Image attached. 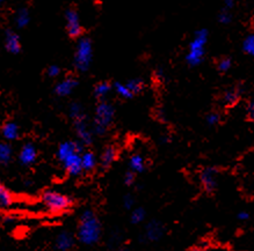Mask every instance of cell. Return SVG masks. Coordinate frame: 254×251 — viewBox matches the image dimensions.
<instances>
[{"label":"cell","mask_w":254,"mask_h":251,"mask_svg":"<svg viewBox=\"0 0 254 251\" xmlns=\"http://www.w3.org/2000/svg\"><path fill=\"white\" fill-rule=\"evenodd\" d=\"M102 236V225L93 209L86 208L79 216L75 237L84 246H95Z\"/></svg>","instance_id":"6da1fadb"},{"label":"cell","mask_w":254,"mask_h":251,"mask_svg":"<svg viewBox=\"0 0 254 251\" xmlns=\"http://www.w3.org/2000/svg\"><path fill=\"white\" fill-rule=\"evenodd\" d=\"M115 109L111 103L101 101L95 108L94 113V122L92 125V130H93L94 135L104 136L109 126L112 125L113 119H114Z\"/></svg>","instance_id":"7a4b0ae2"},{"label":"cell","mask_w":254,"mask_h":251,"mask_svg":"<svg viewBox=\"0 0 254 251\" xmlns=\"http://www.w3.org/2000/svg\"><path fill=\"white\" fill-rule=\"evenodd\" d=\"M208 41V32L205 29H200L194 34L193 40L188 46V52L186 56L187 63L190 66H197L203 61L205 54V46Z\"/></svg>","instance_id":"3957f363"},{"label":"cell","mask_w":254,"mask_h":251,"mask_svg":"<svg viewBox=\"0 0 254 251\" xmlns=\"http://www.w3.org/2000/svg\"><path fill=\"white\" fill-rule=\"evenodd\" d=\"M41 201L51 213H62L67 211L73 205V201L68 196L56 190H46L41 195Z\"/></svg>","instance_id":"277c9868"},{"label":"cell","mask_w":254,"mask_h":251,"mask_svg":"<svg viewBox=\"0 0 254 251\" xmlns=\"http://www.w3.org/2000/svg\"><path fill=\"white\" fill-rule=\"evenodd\" d=\"M93 58V47L90 39L82 37L79 40L74 53V65L78 71L86 72L91 66Z\"/></svg>","instance_id":"5b68a950"},{"label":"cell","mask_w":254,"mask_h":251,"mask_svg":"<svg viewBox=\"0 0 254 251\" xmlns=\"http://www.w3.org/2000/svg\"><path fill=\"white\" fill-rule=\"evenodd\" d=\"M165 226L163 222L158 221V220H151L146 223L144 233L139 236L140 242H158L163 239L165 235Z\"/></svg>","instance_id":"8992f818"},{"label":"cell","mask_w":254,"mask_h":251,"mask_svg":"<svg viewBox=\"0 0 254 251\" xmlns=\"http://www.w3.org/2000/svg\"><path fill=\"white\" fill-rule=\"evenodd\" d=\"M75 237L68 230H62L55 237L54 249L55 251H70L74 247Z\"/></svg>","instance_id":"52a82bcc"},{"label":"cell","mask_w":254,"mask_h":251,"mask_svg":"<svg viewBox=\"0 0 254 251\" xmlns=\"http://www.w3.org/2000/svg\"><path fill=\"white\" fill-rule=\"evenodd\" d=\"M74 130L77 133L78 142L81 143L84 146H88L93 143V130L90 129L88 124L86 123V118L75 120Z\"/></svg>","instance_id":"ba28073f"},{"label":"cell","mask_w":254,"mask_h":251,"mask_svg":"<svg viewBox=\"0 0 254 251\" xmlns=\"http://www.w3.org/2000/svg\"><path fill=\"white\" fill-rule=\"evenodd\" d=\"M82 153L77 152V153L71 154V155L65 157V159L61 162L63 164L64 169L66 170L67 174L71 175V176H78V175H80L82 171H84V169H82V164H81Z\"/></svg>","instance_id":"9c48e42d"},{"label":"cell","mask_w":254,"mask_h":251,"mask_svg":"<svg viewBox=\"0 0 254 251\" xmlns=\"http://www.w3.org/2000/svg\"><path fill=\"white\" fill-rule=\"evenodd\" d=\"M217 169L212 167H208L201 171L200 181L202 187L207 192H212L216 190V188H217Z\"/></svg>","instance_id":"30bf717a"},{"label":"cell","mask_w":254,"mask_h":251,"mask_svg":"<svg viewBox=\"0 0 254 251\" xmlns=\"http://www.w3.org/2000/svg\"><path fill=\"white\" fill-rule=\"evenodd\" d=\"M65 21H66V30L71 37H79L81 35V25L79 20L78 13L74 9H68L65 13Z\"/></svg>","instance_id":"8fae6325"},{"label":"cell","mask_w":254,"mask_h":251,"mask_svg":"<svg viewBox=\"0 0 254 251\" xmlns=\"http://www.w3.org/2000/svg\"><path fill=\"white\" fill-rule=\"evenodd\" d=\"M37 159V150L34 144L32 143H26L25 145L21 147L19 153V162L22 166L28 167L32 166L33 163H35Z\"/></svg>","instance_id":"7c38bea8"},{"label":"cell","mask_w":254,"mask_h":251,"mask_svg":"<svg viewBox=\"0 0 254 251\" xmlns=\"http://www.w3.org/2000/svg\"><path fill=\"white\" fill-rule=\"evenodd\" d=\"M82 145L81 143L79 142H64L62 143L60 147H58L57 150V159L60 162H62L65 157H67L68 155H71V154L73 153H77V152H80L82 153Z\"/></svg>","instance_id":"4fadbf2b"},{"label":"cell","mask_w":254,"mask_h":251,"mask_svg":"<svg viewBox=\"0 0 254 251\" xmlns=\"http://www.w3.org/2000/svg\"><path fill=\"white\" fill-rule=\"evenodd\" d=\"M5 48L9 53L16 54L21 50V43H20L19 35L12 30H6L5 39H4Z\"/></svg>","instance_id":"5bb4252c"},{"label":"cell","mask_w":254,"mask_h":251,"mask_svg":"<svg viewBox=\"0 0 254 251\" xmlns=\"http://www.w3.org/2000/svg\"><path fill=\"white\" fill-rule=\"evenodd\" d=\"M78 82L73 78H66L64 80L58 82L55 87V92L58 96H67L77 87Z\"/></svg>","instance_id":"9a60e30c"},{"label":"cell","mask_w":254,"mask_h":251,"mask_svg":"<svg viewBox=\"0 0 254 251\" xmlns=\"http://www.w3.org/2000/svg\"><path fill=\"white\" fill-rule=\"evenodd\" d=\"M1 135L7 142H14L20 137V128L16 123L6 122L1 128Z\"/></svg>","instance_id":"2e32d148"},{"label":"cell","mask_w":254,"mask_h":251,"mask_svg":"<svg viewBox=\"0 0 254 251\" xmlns=\"http://www.w3.org/2000/svg\"><path fill=\"white\" fill-rule=\"evenodd\" d=\"M116 156H118V151L114 146H107L104 150V152L101 154L100 157V164L102 168H109L114 163L116 160Z\"/></svg>","instance_id":"e0dca14e"},{"label":"cell","mask_w":254,"mask_h":251,"mask_svg":"<svg viewBox=\"0 0 254 251\" xmlns=\"http://www.w3.org/2000/svg\"><path fill=\"white\" fill-rule=\"evenodd\" d=\"M98 163V159L97 155L91 151H85L84 153L81 154V164H82V169L86 173H90L97 167Z\"/></svg>","instance_id":"ac0fdd59"},{"label":"cell","mask_w":254,"mask_h":251,"mask_svg":"<svg viewBox=\"0 0 254 251\" xmlns=\"http://www.w3.org/2000/svg\"><path fill=\"white\" fill-rule=\"evenodd\" d=\"M129 167L130 170L133 173L140 174L145 170V159L139 153H135L130 156L129 159Z\"/></svg>","instance_id":"d6986e66"},{"label":"cell","mask_w":254,"mask_h":251,"mask_svg":"<svg viewBox=\"0 0 254 251\" xmlns=\"http://www.w3.org/2000/svg\"><path fill=\"white\" fill-rule=\"evenodd\" d=\"M14 202L12 192L5 187L4 184L0 185V207L2 209H8Z\"/></svg>","instance_id":"ffe728a7"},{"label":"cell","mask_w":254,"mask_h":251,"mask_svg":"<svg viewBox=\"0 0 254 251\" xmlns=\"http://www.w3.org/2000/svg\"><path fill=\"white\" fill-rule=\"evenodd\" d=\"M15 25L18 26V28H25L29 25L30 21V14L29 11L25 7L19 8L15 13V18H14Z\"/></svg>","instance_id":"44dd1931"},{"label":"cell","mask_w":254,"mask_h":251,"mask_svg":"<svg viewBox=\"0 0 254 251\" xmlns=\"http://www.w3.org/2000/svg\"><path fill=\"white\" fill-rule=\"evenodd\" d=\"M13 156V150L12 146L8 143H1L0 144V163L2 166H7L11 162Z\"/></svg>","instance_id":"7402d4cb"},{"label":"cell","mask_w":254,"mask_h":251,"mask_svg":"<svg viewBox=\"0 0 254 251\" xmlns=\"http://www.w3.org/2000/svg\"><path fill=\"white\" fill-rule=\"evenodd\" d=\"M240 89L239 88H230L223 94V103L225 105H233L236 104L240 98Z\"/></svg>","instance_id":"603a6c76"},{"label":"cell","mask_w":254,"mask_h":251,"mask_svg":"<svg viewBox=\"0 0 254 251\" xmlns=\"http://www.w3.org/2000/svg\"><path fill=\"white\" fill-rule=\"evenodd\" d=\"M145 219L146 211L143 207H140V206L135 207L131 212H130V222H131L132 225H139V223L145 221Z\"/></svg>","instance_id":"cb8c5ba5"},{"label":"cell","mask_w":254,"mask_h":251,"mask_svg":"<svg viewBox=\"0 0 254 251\" xmlns=\"http://www.w3.org/2000/svg\"><path fill=\"white\" fill-rule=\"evenodd\" d=\"M68 113H70V117L72 118V120H73V122H75V120H80V119L86 118V117H85L84 109H82V106L77 102L72 103V104L70 105V109H68Z\"/></svg>","instance_id":"d4e9b609"},{"label":"cell","mask_w":254,"mask_h":251,"mask_svg":"<svg viewBox=\"0 0 254 251\" xmlns=\"http://www.w3.org/2000/svg\"><path fill=\"white\" fill-rule=\"evenodd\" d=\"M128 86V88L130 89V92L132 93L133 95L135 94H139L140 92H143L144 87H145V84L142 79L139 78H135V79H130V80L126 84Z\"/></svg>","instance_id":"484cf974"},{"label":"cell","mask_w":254,"mask_h":251,"mask_svg":"<svg viewBox=\"0 0 254 251\" xmlns=\"http://www.w3.org/2000/svg\"><path fill=\"white\" fill-rule=\"evenodd\" d=\"M111 89L112 87L108 82H100V84H98L94 88L95 98L99 100H104L106 96L108 95V93L111 92Z\"/></svg>","instance_id":"4316f807"},{"label":"cell","mask_w":254,"mask_h":251,"mask_svg":"<svg viewBox=\"0 0 254 251\" xmlns=\"http://www.w3.org/2000/svg\"><path fill=\"white\" fill-rule=\"evenodd\" d=\"M114 88H115L116 94H118L119 96H121V98H123V99L132 98L133 94L131 92H130V89L128 88V86H127L126 84H121V82H118V84H115Z\"/></svg>","instance_id":"83f0119b"},{"label":"cell","mask_w":254,"mask_h":251,"mask_svg":"<svg viewBox=\"0 0 254 251\" xmlns=\"http://www.w3.org/2000/svg\"><path fill=\"white\" fill-rule=\"evenodd\" d=\"M243 50L245 51L247 54L254 57V33L250 34V35L244 40Z\"/></svg>","instance_id":"f1b7e54d"},{"label":"cell","mask_w":254,"mask_h":251,"mask_svg":"<svg viewBox=\"0 0 254 251\" xmlns=\"http://www.w3.org/2000/svg\"><path fill=\"white\" fill-rule=\"evenodd\" d=\"M135 204H136L135 198H133V196L130 194L126 195L122 199L123 207H125V209H128V211H132V209L135 208Z\"/></svg>","instance_id":"f546056e"},{"label":"cell","mask_w":254,"mask_h":251,"mask_svg":"<svg viewBox=\"0 0 254 251\" xmlns=\"http://www.w3.org/2000/svg\"><path fill=\"white\" fill-rule=\"evenodd\" d=\"M218 70L221 72H226L229 71L230 68H231L232 66V61L230 58H223V59H221L218 61Z\"/></svg>","instance_id":"4dcf8cb0"},{"label":"cell","mask_w":254,"mask_h":251,"mask_svg":"<svg viewBox=\"0 0 254 251\" xmlns=\"http://www.w3.org/2000/svg\"><path fill=\"white\" fill-rule=\"evenodd\" d=\"M219 120H221V116H219V113L217 112H210L207 116V118H205V122H207L208 125H211V126L217 125Z\"/></svg>","instance_id":"1f68e13d"},{"label":"cell","mask_w":254,"mask_h":251,"mask_svg":"<svg viewBox=\"0 0 254 251\" xmlns=\"http://www.w3.org/2000/svg\"><path fill=\"white\" fill-rule=\"evenodd\" d=\"M136 181V177H135V173L131 170L127 171V173L125 174V177H123V182H125L126 185H128V187H130V185H132L133 183H135Z\"/></svg>","instance_id":"d6a6232c"},{"label":"cell","mask_w":254,"mask_h":251,"mask_svg":"<svg viewBox=\"0 0 254 251\" xmlns=\"http://www.w3.org/2000/svg\"><path fill=\"white\" fill-rule=\"evenodd\" d=\"M218 21L223 25H228V23L231 22V14L228 11L221 12L218 15Z\"/></svg>","instance_id":"836d02e7"},{"label":"cell","mask_w":254,"mask_h":251,"mask_svg":"<svg viewBox=\"0 0 254 251\" xmlns=\"http://www.w3.org/2000/svg\"><path fill=\"white\" fill-rule=\"evenodd\" d=\"M47 73L50 78L58 77V75H60V73H61V68L58 67L57 65H51V66H49V68H48Z\"/></svg>","instance_id":"e575fe53"},{"label":"cell","mask_w":254,"mask_h":251,"mask_svg":"<svg viewBox=\"0 0 254 251\" xmlns=\"http://www.w3.org/2000/svg\"><path fill=\"white\" fill-rule=\"evenodd\" d=\"M247 116L251 120L254 122V99L251 100L249 105H247Z\"/></svg>","instance_id":"d590c367"},{"label":"cell","mask_w":254,"mask_h":251,"mask_svg":"<svg viewBox=\"0 0 254 251\" xmlns=\"http://www.w3.org/2000/svg\"><path fill=\"white\" fill-rule=\"evenodd\" d=\"M237 218H238L240 221H247V220L250 219V213L246 211H240L238 214H237Z\"/></svg>","instance_id":"8d00e7d4"},{"label":"cell","mask_w":254,"mask_h":251,"mask_svg":"<svg viewBox=\"0 0 254 251\" xmlns=\"http://www.w3.org/2000/svg\"><path fill=\"white\" fill-rule=\"evenodd\" d=\"M224 6L226 9H231L235 6V0H224Z\"/></svg>","instance_id":"74e56055"},{"label":"cell","mask_w":254,"mask_h":251,"mask_svg":"<svg viewBox=\"0 0 254 251\" xmlns=\"http://www.w3.org/2000/svg\"><path fill=\"white\" fill-rule=\"evenodd\" d=\"M190 251H208V249L204 247H197V248H194V249H191Z\"/></svg>","instance_id":"f35d334b"},{"label":"cell","mask_w":254,"mask_h":251,"mask_svg":"<svg viewBox=\"0 0 254 251\" xmlns=\"http://www.w3.org/2000/svg\"><path fill=\"white\" fill-rule=\"evenodd\" d=\"M115 251H131V250H130L129 248H127V247H120Z\"/></svg>","instance_id":"ab89813d"},{"label":"cell","mask_w":254,"mask_h":251,"mask_svg":"<svg viewBox=\"0 0 254 251\" xmlns=\"http://www.w3.org/2000/svg\"><path fill=\"white\" fill-rule=\"evenodd\" d=\"M5 1H6V0H0V4L4 5V4H5Z\"/></svg>","instance_id":"60d3db41"}]
</instances>
